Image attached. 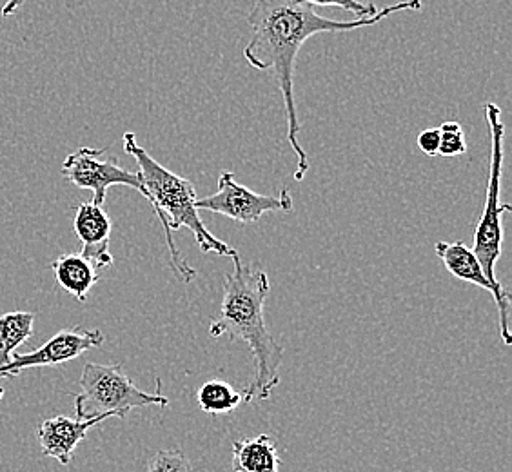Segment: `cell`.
<instances>
[{
    "label": "cell",
    "mask_w": 512,
    "mask_h": 472,
    "mask_svg": "<svg viewBox=\"0 0 512 472\" xmlns=\"http://www.w3.org/2000/svg\"><path fill=\"white\" fill-rule=\"evenodd\" d=\"M124 151L137 160L138 173L146 189V200L164 227L166 244L169 247V264L177 278L184 284H189L197 276V271L182 258L173 240V231L182 227H188L204 253L220 256H233L237 253L233 247L227 246L226 242L213 235L200 218L195 206L197 191L191 180L175 175L151 157L146 149L140 148L135 133L124 135Z\"/></svg>",
    "instance_id": "3"
},
{
    "label": "cell",
    "mask_w": 512,
    "mask_h": 472,
    "mask_svg": "<svg viewBox=\"0 0 512 472\" xmlns=\"http://www.w3.org/2000/svg\"><path fill=\"white\" fill-rule=\"evenodd\" d=\"M280 463L275 440L267 434L233 443V472H278Z\"/></svg>",
    "instance_id": "13"
},
{
    "label": "cell",
    "mask_w": 512,
    "mask_h": 472,
    "mask_svg": "<svg viewBox=\"0 0 512 472\" xmlns=\"http://www.w3.org/2000/svg\"><path fill=\"white\" fill-rule=\"evenodd\" d=\"M148 472H193V467L182 449H166L149 460Z\"/></svg>",
    "instance_id": "17"
},
{
    "label": "cell",
    "mask_w": 512,
    "mask_h": 472,
    "mask_svg": "<svg viewBox=\"0 0 512 472\" xmlns=\"http://www.w3.org/2000/svg\"><path fill=\"white\" fill-rule=\"evenodd\" d=\"M309 6H324V8H338V10L349 11L356 15V19H365V17H373L378 13L375 2L364 4L360 0H304Z\"/></svg>",
    "instance_id": "18"
},
{
    "label": "cell",
    "mask_w": 512,
    "mask_h": 472,
    "mask_svg": "<svg viewBox=\"0 0 512 472\" xmlns=\"http://www.w3.org/2000/svg\"><path fill=\"white\" fill-rule=\"evenodd\" d=\"M108 420V416H99L91 420H79L68 416H55L50 420H44L37 429L42 453L48 458H55L62 465H69L73 460L75 449L86 438V434L97 427L100 422Z\"/></svg>",
    "instance_id": "11"
},
{
    "label": "cell",
    "mask_w": 512,
    "mask_h": 472,
    "mask_svg": "<svg viewBox=\"0 0 512 472\" xmlns=\"http://www.w3.org/2000/svg\"><path fill=\"white\" fill-rule=\"evenodd\" d=\"M416 142L420 151L427 157H436L440 149V128L425 129L418 135Z\"/></svg>",
    "instance_id": "19"
},
{
    "label": "cell",
    "mask_w": 512,
    "mask_h": 472,
    "mask_svg": "<svg viewBox=\"0 0 512 472\" xmlns=\"http://www.w3.org/2000/svg\"><path fill=\"white\" fill-rule=\"evenodd\" d=\"M198 211H209L224 215L238 224H256L266 213H289L293 211V197L289 189H284L280 195H258L246 186L238 184L233 173H222L218 177V191L209 197L197 198L195 202Z\"/></svg>",
    "instance_id": "7"
},
{
    "label": "cell",
    "mask_w": 512,
    "mask_h": 472,
    "mask_svg": "<svg viewBox=\"0 0 512 472\" xmlns=\"http://www.w3.org/2000/svg\"><path fill=\"white\" fill-rule=\"evenodd\" d=\"M51 273L66 293L86 302L93 286L99 282V269L80 253L62 255L51 264Z\"/></svg>",
    "instance_id": "12"
},
{
    "label": "cell",
    "mask_w": 512,
    "mask_h": 472,
    "mask_svg": "<svg viewBox=\"0 0 512 472\" xmlns=\"http://www.w3.org/2000/svg\"><path fill=\"white\" fill-rule=\"evenodd\" d=\"M2 396H4V389H2V387H0V398H2Z\"/></svg>",
    "instance_id": "21"
},
{
    "label": "cell",
    "mask_w": 512,
    "mask_h": 472,
    "mask_svg": "<svg viewBox=\"0 0 512 472\" xmlns=\"http://www.w3.org/2000/svg\"><path fill=\"white\" fill-rule=\"evenodd\" d=\"M35 315L28 311H15L0 316V367L10 362L17 347L33 336Z\"/></svg>",
    "instance_id": "14"
},
{
    "label": "cell",
    "mask_w": 512,
    "mask_h": 472,
    "mask_svg": "<svg viewBox=\"0 0 512 472\" xmlns=\"http://www.w3.org/2000/svg\"><path fill=\"white\" fill-rule=\"evenodd\" d=\"M485 117L491 131V166H489V184H487V200L483 207L482 218L474 231L473 253L483 269L487 280L500 286L496 278V262L502 256L503 226L502 217L511 213L509 204H500V187H502L503 169V137L505 126L502 122V109L493 102H487Z\"/></svg>",
    "instance_id": "5"
},
{
    "label": "cell",
    "mask_w": 512,
    "mask_h": 472,
    "mask_svg": "<svg viewBox=\"0 0 512 472\" xmlns=\"http://www.w3.org/2000/svg\"><path fill=\"white\" fill-rule=\"evenodd\" d=\"M422 0H404L378 10L373 17L347 20L325 19L304 0H255L247 15L253 37L244 50L251 68L271 71L284 99L287 120V140L295 151V180L302 182L309 171V157L298 142L300 122L295 102V62L307 40L318 33H340L375 26L380 20L398 11H420Z\"/></svg>",
    "instance_id": "1"
},
{
    "label": "cell",
    "mask_w": 512,
    "mask_h": 472,
    "mask_svg": "<svg viewBox=\"0 0 512 472\" xmlns=\"http://www.w3.org/2000/svg\"><path fill=\"white\" fill-rule=\"evenodd\" d=\"M80 393L73 394L75 413L79 420H91L99 416L126 418L137 407H168V396L162 394V382L157 378V393L138 389L124 373L122 365H84L80 374Z\"/></svg>",
    "instance_id": "4"
},
{
    "label": "cell",
    "mask_w": 512,
    "mask_h": 472,
    "mask_svg": "<svg viewBox=\"0 0 512 472\" xmlns=\"http://www.w3.org/2000/svg\"><path fill=\"white\" fill-rule=\"evenodd\" d=\"M434 251L454 278L482 287L493 295L498 307V316H500V335H502L503 344L511 345V295L503 289L502 284L494 286L487 280L478 258L474 256L473 249L465 246L463 242H436Z\"/></svg>",
    "instance_id": "9"
},
{
    "label": "cell",
    "mask_w": 512,
    "mask_h": 472,
    "mask_svg": "<svg viewBox=\"0 0 512 472\" xmlns=\"http://www.w3.org/2000/svg\"><path fill=\"white\" fill-rule=\"evenodd\" d=\"M108 149L80 148L69 153L60 173L71 186L93 191V204L104 207L111 186H128L137 189L146 198V189L140 173L120 168L115 158H104Z\"/></svg>",
    "instance_id": "6"
},
{
    "label": "cell",
    "mask_w": 512,
    "mask_h": 472,
    "mask_svg": "<svg viewBox=\"0 0 512 472\" xmlns=\"http://www.w3.org/2000/svg\"><path fill=\"white\" fill-rule=\"evenodd\" d=\"M233 258V273L224 276V295L217 318L209 324L213 338L229 336L233 342H246L255 360V380L242 393L244 402L267 400L280 384L278 367L284 347L267 331L264 304L269 295V276L264 269L244 266L238 253Z\"/></svg>",
    "instance_id": "2"
},
{
    "label": "cell",
    "mask_w": 512,
    "mask_h": 472,
    "mask_svg": "<svg viewBox=\"0 0 512 472\" xmlns=\"http://www.w3.org/2000/svg\"><path fill=\"white\" fill-rule=\"evenodd\" d=\"M467 151L465 133L458 122H444L440 126V157H460Z\"/></svg>",
    "instance_id": "16"
},
{
    "label": "cell",
    "mask_w": 512,
    "mask_h": 472,
    "mask_svg": "<svg viewBox=\"0 0 512 472\" xmlns=\"http://www.w3.org/2000/svg\"><path fill=\"white\" fill-rule=\"evenodd\" d=\"M73 229L82 242L80 255L86 256L97 269L113 266V255L109 249V238L113 222L104 207L93 202H82L75 209Z\"/></svg>",
    "instance_id": "10"
},
{
    "label": "cell",
    "mask_w": 512,
    "mask_h": 472,
    "mask_svg": "<svg viewBox=\"0 0 512 472\" xmlns=\"http://www.w3.org/2000/svg\"><path fill=\"white\" fill-rule=\"evenodd\" d=\"M198 405L200 409L211 416L227 414L235 411L244 402L242 393L233 389V385L222 380H209L198 389Z\"/></svg>",
    "instance_id": "15"
},
{
    "label": "cell",
    "mask_w": 512,
    "mask_h": 472,
    "mask_svg": "<svg viewBox=\"0 0 512 472\" xmlns=\"http://www.w3.org/2000/svg\"><path fill=\"white\" fill-rule=\"evenodd\" d=\"M24 2H26V0H8V2L2 6V10H0L2 17H11V15H15V13L22 8V4H24Z\"/></svg>",
    "instance_id": "20"
},
{
    "label": "cell",
    "mask_w": 512,
    "mask_h": 472,
    "mask_svg": "<svg viewBox=\"0 0 512 472\" xmlns=\"http://www.w3.org/2000/svg\"><path fill=\"white\" fill-rule=\"evenodd\" d=\"M104 344V335L99 329H64L50 338L46 344L31 353H13L10 362L0 367V378H15L30 367L60 365L79 358L93 347Z\"/></svg>",
    "instance_id": "8"
}]
</instances>
